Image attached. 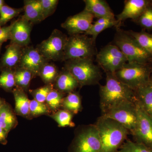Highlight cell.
<instances>
[{"label":"cell","mask_w":152,"mask_h":152,"mask_svg":"<svg viewBox=\"0 0 152 152\" xmlns=\"http://www.w3.org/2000/svg\"><path fill=\"white\" fill-rule=\"evenodd\" d=\"M59 73L56 66L48 62L41 68L39 76L46 85L50 84L55 83Z\"/></svg>","instance_id":"484cf974"},{"label":"cell","mask_w":152,"mask_h":152,"mask_svg":"<svg viewBox=\"0 0 152 152\" xmlns=\"http://www.w3.org/2000/svg\"><path fill=\"white\" fill-rule=\"evenodd\" d=\"M23 47L12 43L7 48L2 58V66L5 69H10L19 66L21 58Z\"/></svg>","instance_id":"e0dca14e"},{"label":"cell","mask_w":152,"mask_h":152,"mask_svg":"<svg viewBox=\"0 0 152 152\" xmlns=\"http://www.w3.org/2000/svg\"><path fill=\"white\" fill-rule=\"evenodd\" d=\"M95 124L100 138V152H118L129 132L116 121L102 115Z\"/></svg>","instance_id":"7a4b0ae2"},{"label":"cell","mask_w":152,"mask_h":152,"mask_svg":"<svg viewBox=\"0 0 152 152\" xmlns=\"http://www.w3.org/2000/svg\"><path fill=\"white\" fill-rule=\"evenodd\" d=\"M151 2L147 0H128L125 1L122 12L117 16V20L121 23L128 19L137 20L144 11L150 6Z\"/></svg>","instance_id":"9a60e30c"},{"label":"cell","mask_w":152,"mask_h":152,"mask_svg":"<svg viewBox=\"0 0 152 152\" xmlns=\"http://www.w3.org/2000/svg\"><path fill=\"white\" fill-rule=\"evenodd\" d=\"M56 89L63 94H70L80 86L72 75L65 69L60 72L55 82Z\"/></svg>","instance_id":"d6986e66"},{"label":"cell","mask_w":152,"mask_h":152,"mask_svg":"<svg viewBox=\"0 0 152 152\" xmlns=\"http://www.w3.org/2000/svg\"><path fill=\"white\" fill-rule=\"evenodd\" d=\"M1 45L0 44V51H1Z\"/></svg>","instance_id":"b9f144b4"},{"label":"cell","mask_w":152,"mask_h":152,"mask_svg":"<svg viewBox=\"0 0 152 152\" xmlns=\"http://www.w3.org/2000/svg\"><path fill=\"white\" fill-rule=\"evenodd\" d=\"M8 132L0 126V143L6 144L7 143V135Z\"/></svg>","instance_id":"74e56055"},{"label":"cell","mask_w":152,"mask_h":152,"mask_svg":"<svg viewBox=\"0 0 152 152\" xmlns=\"http://www.w3.org/2000/svg\"><path fill=\"white\" fill-rule=\"evenodd\" d=\"M17 120L9 105L3 104L0 109V126L8 133L15 127Z\"/></svg>","instance_id":"7402d4cb"},{"label":"cell","mask_w":152,"mask_h":152,"mask_svg":"<svg viewBox=\"0 0 152 152\" xmlns=\"http://www.w3.org/2000/svg\"><path fill=\"white\" fill-rule=\"evenodd\" d=\"M4 1L3 0H0V10L2 7L4 5Z\"/></svg>","instance_id":"f35d334b"},{"label":"cell","mask_w":152,"mask_h":152,"mask_svg":"<svg viewBox=\"0 0 152 152\" xmlns=\"http://www.w3.org/2000/svg\"><path fill=\"white\" fill-rule=\"evenodd\" d=\"M117 152H152V149L142 144L127 140Z\"/></svg>","instance_id":"1f68e13d"},{"label":"cell","mask_w":152,"mask_h":152,"mask_svg":"<svg viewBox=\"0 0 152 152\" xmlns=\"http://www.w3.org/2000/svg\"><path fill=\"white\" fill-rule=\"evenodd\" d=\"M33 24L23 16L13 23L10 33L12 43L24 48L31 41V34Z\"/></svg>","instance_id":"5bb4252c"},{"label":"cell","mask_w":152,"mask_h":152,"mask_svg":"<svg viewBox=\"0 0 152 152\" xmlns=\"http://www.w3.org/2000/svg\"><path fill=\"white\" fill-rule=\"evenodd\" d=\"M4 104V102L2 101V100L0 98V109H1V107L3 105V104Z\"/></svg>","instance_id":"ab89813d"},{"label":"cell","mask_w":152,"mask_h":152,"mask_svg":"<svg viewBox=\"0 0 152 152\" xmlns=\"http://www.w3.org/2000/svg\"><path fill=\"white\" fill-rule=\"evenodd\" d=\"M114 42L127 59L128 63L152 64V56L126 31L118 29Z\"/></svg>","instance_id":"5b68a950"},{"label":"cell","mask_w":152,"mask_h":152,"mask_svg":"<svg viewBox=\"0 0 152 152\" xmlns=\"http://www.w3.org/2000/svg\"><path fill=\"white\" fill-rule=\"evenodd\" d=\"M121 24V23L115 19L104 23L97 24L94 23L92 24L91 27L85 33V34L88 36H91L93 39L96 40L98 36L101 32L103 31L104 30L113 26L119 27Z\"/></svg>","instance_id":"83f0119b"},{"label":"cell","mask_w":152,"mask_h":152,"mask_svg":"<svg viewBox=\"0 0 152 152\" xmlns=\"http://www.w3.org/2000/svg\"><path fill=\"white\" fill-rule=\"evenodd\" d=\"M16 86L26 92L28 89L34 75L30 71L21 67H18L14 71Z\"/></svg>","instance_id":"d4e9b609"},{"label":"cell","mask_w":152,"mask_h":152,"mask_svg":"<svg viewBox=\"0 0 152 152\" xmlns=\"http://www.w3.org/2000/svg\"><path fill=\"white\" fill-rule=\"evenodd\" d=\"M23 11V9L13 8L4 5L0 10V27L17 17Z\"/></svg>","instance_id":"4dcf8cb0"},{"label":"cell","mask_w":152,"mask_h":152,"mask_svg":"<svg viewBox=\"0 0 152 152\" xmlns=\"http://www.w3.org/2000/svg\"><path fill=\"white\" fill-rule=\"evenodd\" d=\"M13 23L8 26L0 27V44L2 45L3 43L8 39H10V33L12 27Z\"/></svg>","instance_id":"8d00e7d4"},{"label":"cell","mask_w":152,"mask_h":152,"mask_svg":"<svg viewBox=\"0 0 152 152\" xmlns=\"http://www.w3.org/2000/svg\"><path fill=\"white\" fill-rule=\"evenodd\" d=\"M53 88V85L50 84L46 85L36 89L30 90L29 92L34 97V99L40 102L45 103L48 95Z\"/></svg>","instance_id":"836d02e7"},{"label":"cell","mask_w":152,"mask_h":152,"mask_svg":"<svg viewBox=\"0 0 152 152\" xmlns=\"http://www.w3.org/2000/svg\"><path fill=\"white\" fill-rule=\"evenodd\" d=\"M64 98V94L53 88L48 95L46 104L50 111L56 112L61 107Z\"/></svg>","instance_id":"4316f807"},{"label":"cell","mask_w":152,"mask_h":152,"mask_svg":"<svg viewBox=\"0 0 152 152\" xmlns=\"http://www.w3.org/2000/svg\"><path fill=\"white\" fill-rule=\"evenodd\" d=\"M30 117H38L50 113V110L45 103H41L33 99L30 101Z\"/></svg>","instance_id":"d6a6232c"},{"label":"cell","mask_w":152,"mask_h":152,"mask_svg":"<svg viewBox=\"0 0 152 152\" xmlns=\"http://www.w3.org/2000/svg\"><path fill=\"white\" fill-rule=\"evenodd\" d=\"M97 62L106 73L114 74L128 62L127 59L115 45H108L96 56Z\"/></svg>","instance_id":"30bf717a"},{"label":"cell","mask_w":152,"mask_h":152,"mask_svg":"<svg viewBox=\"0 0 152 152\" xmlns=\"http://www.w3.org/2000/svg\"><path fill=\"white\" fill-rule=\"evenodd\" d=\"M126 32L132 36L138 44L152 56V34L143 31L140 32L130 31Z\"/></svg>","instance_id":"cb8c5ba5"},{"label":"cell","mask_w":152,"mask_h":152,"mask_svg":"<svg viewBox=\"0 0 152 152\" xmlns=\"http://www.w3.org/2000/svg\"><path fill=\"white\" fill-rule=\"evenodd\" d=\"M135 102L129 101L123 102L102 115L116 121L132 134L134 130L137 122V113Z\"/></svg>","instance_id":"9c48e42d"},{"label":"cell","mask_w":152,"mask_h":152,"mask_svg":"<svg viewBox=\"0 0 152 152\" xmlns=\"http://www.w3.org/2000/svg\"><path fill=\"white\" fill-rule=\"evenodd\" d=\"M99 132L95 124L82 127L77 132L69 152H100Z\"/></svg>","instance_id":"52a82bcc"},{"label":"cell","mask_w":152,"mask_h":152,"mask_svg":"<svg viewBox=\"0 0 152 152\" xmlns=\"http://www.w3.org/2000/svg\"><path fill=\"white\" fill-rule=\"evenodd\" d=\"M44 20L54 12L58 6V0H39Z\"/></svg>","instance_id":"e575fe53"},{"label":"cell","mask_w":152,"mask_h":152,"mask_svg":"<svg viewBox=\"0 0 152 152\" xmlns=\"http://www.w3.org/2000/svg\"><path fill=\"white\" fill-rule=\"evenodd\" d=\"M135 103L137 113V122L132 134L134 142L152 149V118L144 111L137 101Z\"/></svg>","instance_id":"8fae6325"},{"label":"cell","mask_w":152,"mask_h":152,"mask_svg":"<svg viewBox=\"0 0 152 152\" xmlns=\"http://www.w3.org/2000/svg\"><path fill=\"white\" fill-rule=\"evenodd\" d=\"M15 100L16 113L23 117H30V101L26 92L20 88L16 87L13 91Z\"/></svg>","instance_id":"44dd1931"},{"label":"cell","mask_w":152,"mask_h":152,"mask_svg":"<svg viewBox=\"0 0 152 152\" xmlns=\"http://www.w3.org/2000/svg\"><path fill=\"white\" fill-rule=\"evenodd\" d=\"M48 61L41 54L37 49L28 46L23 48L19 67L30 71L34 77L39 76L41 68Z\"/></svg>","instance_id":"4fadbf2b"},{"label":"cell","mask_w":152,"mask_h":152,"mask_svg":"<svg viewBox=\"0 0 152 152\" xmlns=\"http://www.w3.org/2000/svg\"><path fill=\"white\" fill-rule=\"evenodd\" d=\"M16 86L14 72L4 69L0 75V87L6 91H11Z\"/></svg>","instance_id":"f546056e"},{"label":"cell","mask_w":152,"mask_h":152,"mask_svg":"<svg viewBox=\"0 0 152 152\" xmlns=\"http://www.w3.org/2000/svg\"><path fill=\"white\" fill-rule=\"evenodd\" d=\"M51 117L61 127H73L75 126L72 122L73 114L66 110H58Z\"/></svg>","instance_id":"f1b7e54d"},{"label":"cell","mask_w":152,"mask_h":152,"mask_svg":"<svg viewBox=\"0 0 152 152\" xmlns=\"http://www.w3.org/2000/svg\"><path fill=\"white\" fill-rule=\"evenodd\" d=\"M151 3H152V2H151Z\"/></svg>","instance_id":"7bdbcfd3"},{"label":"cell","mask_w":152,"mask_h":152,"mask_svg":"<svg viewBox=\"0 0 152 152\" xmlns=\"http://www.w3.org/2000/svg\"><path fill=\"white\" fill-rule=\"evenodd\" d=\"M94 17L89 12L84 10L79 13L69 17L61 24L70 35L86 33L92 25Z\"/></svg>","instance_id":"7c38bea8"},{"label":"cell","mask_w":152,"mask_h":152,"mask_svg":"<svg viewBox=\"0 0 152 152\" xmlns=\"http://www.w3.org/2000/svg\"><path fill=\"white\" fill-rule=\"evenodd\" d=\"M95 41L85 34L71 35L66 43L62 61L93 58L98 53Z\"/></svg>","instance_id":"8992f818"},{"label":"cell","mask_w":152,"mask_h":152,"mask_svg":"<svg viewBox=\"0 0 152 152\" xmlns=\"http://www.w3.org/2000/svg\"><path fill=\"white\" fill-rule=\"evenodd\" d=\"M62 107L72 114H77L82 109V101L80 96L77 93L72 92L68 94L63 99Z\"/></svg>","instance_id":"603a6c76"},{"label":"cell","mask_w":152,"mask_h":152,"mask_svg":"<svg viewBox=\"0 0 152 152\" xmlns=\"http://www.w3.org/2000/svg\"><path fill=\"white\" fill-rule=\"evenodd\" d=\"M93 58H80L66 61L65 69L76 79L80 87L99 83L102 78L100 69Z\"/></svg>","instance_id":"3957f363"},{"label":"cell","mask_w":152,"mask_h":152,"mask_svg":"<svg viewBox=\"0 0 152 152\" xmlns=\"http://www.w3.org/2000/svg\"><path fill=\"white\" fill-rule=\"evenodd\" d=\"M152 64L127 63L114 75L124 84L134 91L151 81Z\"/></svg>","instance_id":"277c9868"},{"label":"cell","mask_w":152,"mask_h":152,"mask_svg":"<svg viewBox=\"0 0 152 152\" xmlns=\"http://www.w3.org/2000/svg\"><path fill=\"white\" fill-rule=\"evenodd\" d=\"M84 10L98 19L115 18V15L106 1L103 0H85Z\"/></svg>","instance_id":"2e32d148"},{"label":"cell","mask_w":152,"mask_h":152,"mask_svg":"<svg viewBox=\"0 0 152 152\" xmlns=\"http://www.w3.org/2000/svg\"><path fill=\"white\" fill-rule=\"evenodd\" d=\"M24 3V14L23 17L24 18L33 24L43 20L39 0H26Z\"/></svg>","instance_id":"ffe728a7"},{"label":"cell","mask_w":152,"mask_h":152,"mask_svg":"<svg viewBox=\"0 0 152 152\" xmlns=\"http://www.w3.org/2000/svg\"><path fill=\"white\" fill-rule=\"evenodd\" d=\"M106 83L100 87L102 115L123 102L137 101L134 91L122 83L114 74L106 73Z\"/></svg>","instance_id":"6da1fadb"},{"label":"cell","mask_w":152,"mask_h":152,"mask_svg":"<svg viewBox=\"0 0 152 152\" xmlns=\"http://www.w3.org/2000/svg\"><path fill=\"white\" fill-rule=\"evenodd\" d=\"M140 26L148 30L152 29V8L149 7L137 20Z\"/></svg>","instance_id":"d590c367"},{"label":"cell","mask_w":152,"mask_h":152,"mask_svg":"<svg viewBox=\"0 0 152 152\" xmlns=\"http://www.w3.org/2000/svg\"><path fill=\"white\" fill-rule=\"evenodd\" d=\"M137 101L144 111L152 118V83L151 80L134 91Z\"/></svg>","instance_id":"ac0fdd59"},{"label":"cell","mask_w":152,"mask_h":152,"mask_svg":"<svg viewBox=\"0 0 152 152\" xmlns=\"http://www.w3.org/2000/svg\"><path fill=\"white\" fill-rule=\"evenodd\" d=\"M67 39L61 31L55 29L50 37L38 45L36 48L48 61H62Z\"/></svg>","instance_id":"ba28073f"},{"label":"cell","mask_w":152,"mask_h":152,"mask_svg":"<svg viewBox=\"0 0 152 152\" xmlns=\"http://www.w3.org/2000/svg\"><path fill=\"white\" fill-rule=\"evenodd\" d=\"M151 82L152 83V73L151 74Z\"/></svg>","instance_id":"60d3db41"}]
</instances>
